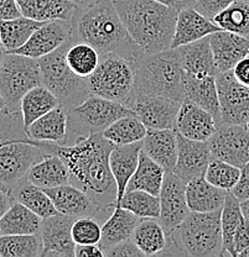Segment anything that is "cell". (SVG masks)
<instances>
[{
	"label": "cell",
	"mask_w": 249,
	"mask_h": 257,
	"mask_svg": "<svg viewBox=\"0 0 249 257\" xmlns=\"http://www.w3.org/2000/svg\"><path fill=\"white\" fill-rule=\"evenodd\" d=\"M102 134H93L72 145H57L56 155L67 165L71 184L87 193L101 208L113 213L117 207V182L109 157L113 150Z\"/></svg>",
	"instance_id": "cell-1"
},
{
	"label": "cell",
	"mask_w": 249,
	"mask_h": 257,
	"mask_svg": "<svg viewBox=\"0 0 249 257\" xmlns=\"http://www.w3.org/2000/svg\"><path fill=\"white\" fill-rule=\"evenodd\" d=\"M71 24L72 41L91 45L101 56L114 53L135 61L143 55L113 3L96 2L91 7L78 8Z\"/></svg>",
	"instance_id": "cell-2"
},
{
	"label": "cell",
	"mask_w": 249,
	"mask_h": 257,
	"mask_svg": "<svg viewBox=\"0 0 249 257\" xmlns=\"http://www.w3.org/2000/svg\"><path fill=\"white\" fill-rule=\"evenodd\" d=\"M56 144L40 143L29 136L21 110L0 111V186L12 191L35 163L56 154Z\"/></svg>",
	"instance_id": "cell-3"
},
{
	"label": "cell",
	"mask_w": 249,
	"mask_h": 257,
	"mask_svg": "<svg viewBox=\"0 0 249 257\" xmlns=\"http://www.w3.org/2000/svg\"><path fill=\"white\" fill-rule=\"evenodd\" d=\"M130 37L143 53L171 48L178 12L156 0H124L114 3Z\"/></svg>",
	"instance_id": "cell-4"
},
{
	"label": "cell",
	"mask_w": 249,
	"mask_h": 257,
	"mask_svg": "<svg viewBox=\"0 0 249 257\" xmlns=\"http://www.w3.org/2000/svg\"><path fill=\"white\" fill-rule=\"evenodd\" d=\"M221 215L222 209L207 213L190 211L178 229L168 236V245L160 255L221 256L223 250Z\"/></svg>",
	"instance_id": "cell-5"
},
{
	"label": "cell",
	"mask_w": 249,
	"mask_h": 257,
	"mask_svg": "<svg viewBox=\"0 0 249 257\" xmlns=\"http://www.w3.org/2000/svg\"><path fill=\"white\" fill-rule=\"evenodd\" d=\"M135 68L136 85L134 96L160 95L179 103L185 100V73L178 48H169L151 55L143 53L135 60Z\"/></svg>",
	"instance_id": "cell-6"
},
{
	"label": "cell",
	"mask_w": 249,
	"mask_h": 257,
	"mask_svg": "<svg viewBox=\"0 0 249 257\" xmlns=\"http://www.w3.org/2000/svg\"><path fill=\"white\" fill-rule=\"evenodd\" d=\"M67 112L68 136L65 145H72L93 134H102L120 117L135 115L124 104L92 94L79 105L67 109Z\"/></svg>",
	"instance_id": "cell-7"
},
{
	"label": "cell",
	"mask_w": 249,
	"mask_h": 257,
	"mask_svg": "<svg viewBox=\"0 0 249 257\" xmlns=\"http://www.w3.org/2000/svg\"><path fill=\"white\" fill-rule=\"evenodd\" d=\"M135 61L108 53L101 56L100 64L88 78L92 95L102 96L128 106L135 93Z\"/></svg>",
	"instance_id": "cell-8"
},
{
	"label": "cell",
	"mask_w": 249,
	"mask_h": 257,
	"mask_svg": "<svg viewBox=\"0 0 249 257\" xmlns=\"http://www.w3.org/2000/svg\"><path fill=\"white\" fill-rule=\"evenodd\" d=\"M71 41L39 58L42 84L50 89L67 109L83 103L91 95L88 79L78 77L67 64L66 53Z\"/></svg>",
	"instance_id": "cell-9"
},
{
	"label": "cell",
	"mask_w": 249,
	"mask_h": 257,
	"mask_svg": "<svg viewBox=\"0 0 249 257\" xmlns=\"http://www.w3.org/2000/svg\"><path fill=\"white\" fill-rule=\"evenodd\" d=\"M37 85H42L39 60L7 52L0 66V90L10 110H20L23 96Z\"/></svg>",
	"instance_id": "cell-10"
},
{
	"label": "cell",
	"mask_w": 249,
	"mask_h": 257,
	"mask_svg": "<svg viewBox=\"0 0 249 257\" xmlns=\"http://www.w3.org/2000/svg\"><path fill=\"white\" fill-rule=\"evenodd\" d=\"M221 121L224 125H244L249 119V87L235 78L233 69L216 76Z\"/></svg>",
	"instance_id": "cell-11"
},
{
	"label": "cell",
	"mask_w": 249,
	"mask_h": 257,
	"mask_svg": "<svg viewBox=\"0 0 249 257\" xmlns=\"http://www.w3.org/2000/svg\"><path fill=\"white\" fill-rule=\"evenodd\" d=\"M207 143L212 159L239 168L249 162V131L244 125H219Z\"/></svg>",
	"instance_id": "cell-12"
},
{
	"label": "cell",
	"mask_w": 249,
	"mask_h": 257,
	"mask_svg": "<svg viewBox=\"0 0 249 257\" xmlns=\"http://www.w3.org/2000/svg\"><path fill=\"white\" fill-rule=\"evenodd\" d=\"M160 216L157 220L170 236L190 214L186 198V183L173 171L165 173L164 183L160 192Z\"/></svg>",
	"instance_id": "cell-13"
},
{
	"label": "cell",
	"mask_w": 249,
	"mask_h": 257,
	"mask_svg": "<svg viewBox=\"0 0 249 257\" xmlns=\"http://www.w3.org/2000/svg\"><path fill=\"white\" fill-rule=\"evenodd\" d=\"M52 199L58 213L72 218L92 216L102 224L112 215L111 211L101 208L90 195L73 184H63L55 188L44 189Z\"/></svg>",
	"instance_id": "cell-14"
},
{
	"label": "cell",
	"mask_w": 249,
	"mask_h": 257,
	"mask_svg": "<svg viewBox=\"0 0 249 257\" xmlns=\"http://www.w3.org/2000/svg\"><path fill=\"white\" fill-rule=\"evenodd\" d=\"M183 103L160 95H135L128 108L135 112L148 128H175Z\"/></svg>",
	"instance_id": "cell-15"
},
{
	"label": "cell",
	"mask_w": 249,
	"mask_h": 257,
	"mask_svg": "<svg viewBox=\"0 0 249 257\" xmlns=\"http://www.w3.org/2000/svg\"><path fill=\"white\" fill-rule=\"evenodd\" d=\"M76 218L57 214L42 219L40 235L44 250L41 257H74L76 242L72 237V225Z\"/></svg>",
	"instance_id": "cell-16"
},
{
	"label": "cell",
	"mask_w": 249,
	"mask_h": 257,
	"mask_svg": "<svg viewBox=\"0 0 249 257\" xmlns=\"http://www.w3.org/2000/svg\"><path fill=\"white\" fill-rule=\"evenodd\" d=\"M72 40V24L67 20L46 21L34 32L23 47L9 53H19L31 58L44 57Z\"/></svg>",
	"instance_id": "cell-17"
},
{
	"label": "cell",
	"mask_w": 249,
	"mask_h": 257,
	"mask_svg": "<svg viewBox=\"0 0 249 257\" xmlns=\"http://www.w3.org/2000/svg\"><path fill=\"white\" fill-rule=\"evenodd\" d=\"M178 162L173 172L186 184L192 179L205 177L208 165L212 160L207 141L191 140L178 133Z\"/></svg>",
	"instance_id": "cell-18"
},
{
	"label": "cell",
	"mask_w": 249,
	"mask_h": 257,
	"mask_svg": "<svg viewBox=\"0 0 249 257\" xmlns=\"http://www.w3.org/2000/svg\"><path fill=\"white\" fill-rule=\"evenodd\" d=\"M219 126L216 117L190 100L183 101L176 117L175 130L187 139L208 141Z\"/></svg>",
	"instance_id": "cell-19"
},
{
	"label": "cell",
	"mask_w": 249,
	"mask_h": 257,
	"mask_svg": "<svg viewBox=\"0 0 249 257\" xmlns=\"http://www.w3.org/2000/svg\"><path fill=\"white\" fill-rule=\"evenodd\" d=\"M218 72H227L249 53V39L219 30L208 36Z\"/></svg>",
	"instance_id": "cell-20"
},
{
	"label": "cell",
	"mask_w": 249,
	"mask_h": 257,
	"mask_svg": "<svg viewBox=\"0 0 249 257\" xmlns=\"http://www.w3.org/2000/svg\"><path fill=\"white\" fill-rule=\"evenodd\" d=\"M143 151L169 172L178 162V131L175 128H148L143 140Z\"/></svg>",
	"instance_id": "cell-21"
},
{
	"label": "cell",
	"mask_w": 249,
	"mask_h": 257,
	"mask_svg": "<svg viewBox=\"0 0 249 257\" xmlns=\"http://www.w3.org/2000/svg\"><path fill=\"white\" fill-rule=\"evenodd\" d=\"M221 30L213 20H210L194 8L181 10L178 13L175 34L171 48H178L192 44L201 39L210 36L213 32Z\"/></svg>",
	"instance_id": "cell-22"
},
{
	"label": "cell",
	"mask_w": 249,
	"mask_h": 257,
	"mask_svg": "<svg viewBox=\"0 0 249 257\" xmlns=\"http://www.w3.org/2000/svg\"><path fill=\"white\" fill-rule=\"evenodd\" d=\"M141 150H143V141L123 145V146H114L112 150L109 165L117 182V205L127 192L128 183L138 168Z\"/></svg>",
	"instance_id": "cell-23"
},
{
	"label": "cell",
	"mask_w": 249,
	"mask_h": 257,
	"mask_svg": "<svg viewBox=\"0 0 249 257\" xmlns=\"http://www.w3.org/2000/svg\"><path fill=\"white\" fill-rule=\"evenodd\" d=\"M31 139L40 143L65 145L68 136V112L62 104L45 114L28 128Z\"/></svg>",
	"instance_id": "cell-24"
},
{
	"label": "cell",
	"mask_w": 249,
	"mask_h": 257,
	"mask_svg": "<svg viewBox=\"0 0 249 257\" xmlns=\"http://www.w3.org/2000/svg\"><path fill=\"white\" fill-rule=\"evenodd\" d=\"M184 72L190 76H217L218 68L213 57L210 39L205 37L192 44L178 47Z\"/></svg>",
	"instance_id": "cell-25"
},
{
	"label": "cell",
	"mask_w": 249,
	"mask_h": 257,
	"mask_svg": "<svg viewBox=\"0 0 249 257\" xmlns=\"http://www.w3.org/2000/svg\"><path fill=\"white\" fill-rule=\"evenodd\" d=\"M184 85L185 99L210 111L222 125L216 76H190L185 73Z\"/></svg>",
	"instance_id": "cell-26"
},
{
	"label": "cell",
	"mask_w": 249,
	"mask_h": 257,
	"mask_svg": "<svg viewBox=\"0 0 249 257\" xmlns=\"http://www.w3.org/2000/svg\"><path fill=\"white\" fill-rule=\"evenodd\" d=\"M141 219L122 207L114 208L112 215L102 224V239L100 246L104 250L118 243L133 239L136 226Z\"/></svg>",
	"instance_id": "cell-27"
},
{
	"label": "cell",
	"mask_w": 249,
	"mask_h": 257,
	"mask_svg": "<svg viewBox=\"0 0 249 257\" xmlns=\"http://www.w3.org/2000/svg\"><path fill=\"white\" fill-rule=\"evenodd\" d=\"M228 191L218 188L207 181L205 177H199L186 184L187 204L191 211L219 210L226 202Z\"/></svg>",
	"instance_id": "cell-28"
},
{
	"label": "cell",
	"mask_w": 249,
	"mask_h": 257,
	"mask_svg": "<svg viewBox=\"0 0 249 257\" xmlns=\"http://www.w3.org/2000/svg\"><path fill=\"white\" fill-rule=\"evenodd\" d=\"M26 178L42 189L55 188L71 183L69 170L58 155L50 154L36 162L29 171Z\"/></svg>",
	"instance_id": "cell-29"
},
{
	"label": "cell",
	"mask_w": 249,
	"mask_h": 257,
	"mask_svg": "<svg viewBox=\"0 0 249 257\" xmlns=\"http://www.w3.org/2000/svg\"><path fill=\"white\" fill-rule=\"evenodd\" d=\"M21 15L37 21H71L78 8L69 0H17Z\"/></svg>",
	"instance_id": "cell-30"
},
{
	"label": "cell",
	"mask_w": 249,
	"mask_h": 257,
	"mask_svg": "<svg viewBox=\"0 0 249 257\" xmlns=\"http://www.w3.org/2000/svg\"><path fill=\"white\" fill-rule=\"evenodd\" d=\"M42 219L28 207L15 200L0 219V235L39 234Z\"/></svg>",
	"instance_id": "cell-31"
},
{
	"label": "cell",
	"mask_w": 249,
	"mask_h": 257,
	"mask_svg": "<svg viewBox=\"0 0 249 257\" xmlns=\"http://www.w3.org/2000/svg\"><path fill=\"white\" fill-rule=\"evenodd\" d=\"M45 23L46 21H37L23 15L8 20H0V44L7 52H13L23 47L34 32Z\"/></svg>",
	"instance_id": "cell-32"
},
{
	"label": "cell",
	"mask_w": 249,
	"mask_h": 257,
	"mask_svg": "<svg viewBox=\"0 0 249 257\" xmlns=\"http://www.w3.org/2000/svg\"><path fill=\"white\" fill-rule=\"evenodd\" d=\"M61 104L60 99L57 98L50 89H47L44 84L37 85L29 90L23 96L20 103V110L23 114L24 125L26 131L30 127L33 122L36 121L45 114L55 109Z\"/></svg>",
	"instance_id": "cell-33"
},
{
	"label": "cell",
	"mask_w": 249,
	"mask_h": 257,
	"mask_svg": "<svg viewBox=\"0 0 249 257\" xmlns=\"http://www.w3.org/2000/svg\"><path fill=\"white\" fill-rule=\"evenodd\" d=\"M166 171L159 163L150 159L148 155L141 150L139 157V165L129 183L127 191H145L159 197L164 183Z\"/></svg>",
	"instance_id": "cell-34"
},
{
	"label": "cell",
	"mask_w": 249,
	"mask_h": 257,
	"mask_svg": "<svg viewBox=\"0 0 249 257\" xmlns=\"http://www.w3.org/2000/svg\"><path fill=\"white\" fill-rule=\"evenodd\" d=\"M12 194L17 202L28 207L41 219L60 214L49 194L39 186L31 183L28 178L18 183L12 189Z\"/></svg>",
	"instance_id": "cell-35"
},
{
	"label": "cell",
	"mask_w": 249,
	"mask_h": 257,
	"mask_svg": "<svg viewBox=\"0 0 249 257\" xmlns=\"http://www.w3.org/2000/svg\"><path fill=\"white\" fill-rule=\"evenodd\" d=\"M135 245L145 256H159L168 245V235L157 219H141L133 235Z\"/></svg>",
	"instance_id": "cell-36"
},
{
	"label": "cell",
	"mask_w": 249,
	"mask_h": 257,
	"mask_svg": "<svg viewBox=\"0 0 249 257\" xmlns=\"http://www.w3.org/2000/svg\"><path fill=\"white\" fill-rule=\"evenodd\" d=\"M148 133V127L136 115H128L114 121L102 133L113 146H123L143 141Z\"/></svg>",
	"instance_id": "cell-37"
},
{
	"label": "cell",
	"mask_w": 249,
	"mask_h": 257,
	"mask_svg": "<svg viewBox=\"0 0 249 257\" xmlns=\"http://www.w3.org/2000/svg\"><path fill=\"white\" fill-rule=\"evenodd\" d=\"M244 220L242 209H240V200L233 194L232 192H228L222 207V237H223V250H222L221 257L231 256L233 255V239H234L235 231L240 224Z\"/></svg>",
	"instance_id": "cell-38"
},
{
	"label": "cell",
	"mask_w": 249,
	"mask_h": 257,
	"mask_svg": "<svg viewBox=\"0 0 249 257\" xmlns=\"http://www.w3.org/2000/svg\"><path fill=\"white\" fill-rule=\"evenodd\" d=\"M44 250L41 235H0V257H39Z\"/></svg>",
	"instance_id": "cell-39"
},
{
	"label": "cell",
	"mask_w": 249,
	"mask_h": 257,
	"mask_svg": "<svg viewBox=\"0 0 249 257\" xmlns=\"http://www.w3.org/2000/svg\"><path fill=\"white\" fill-rule=\"evenodd\" d=\"M66 60L73 73L88 79L97 69L101 61V55L91 45L72 41L67 50Z\"/></svg>",
	"instance_id": "cell-40"
},
{
	"label": "cell",
	"mask_w": 249,
	"mask_h": 257,
	"mask_svg": "<svg viewBox=\"0 0 249 257\" xmlns=\"http://www.w3.org/2000/svg\"><path fill=\"white\" fill-rule=\"evenodd\" d=\"M213 21L221 30L249 39V0H234L228 8L219 13Z\"/></svg>",
	"instance_id": "cell-41"
},
{
	"label": "cell",
	"mask_w": 249,
	"mask_h": 257,
	"mask_svg": "<svg viewBox=\"0 0 249 257\" xmlns=\"http://www.w3.org/2000/svg\"><path fill=\"white\" fill-rule=\"evenodd\" d=\"M118 207L128 209L140 219L160 216V198L145 191H127Z\"/></svg>",
	"instance_id": "cell-42"
},
{
	"label": "cell",
	"mask_w": 249,
	"mask_h": 257,
	"mask_svg": "<svg viewBox=\"0 0 249 257\" xmlns=\"http://www.w3.org/2000/svg\"><path fill=\"white\" fill-rule=\"evenodd\" d=\"M240 177V168L218 159L211 160L206 171L205 178L213 186L224 191L231 192L238 183Z\"/></svg>",
	"instance_id": "cell-43"
},
{
	"label": "cell",
	"mask_w": 249,
	"mask_h": 257,
	"mask_svg": "<svg viewBox=\"0 0 249 257\" xmlns=\"http://www.w3.org/2000/svg\"><path fill=\"white\" fill-rule=\"evenodd\" d=\"M72 237L76 245H100L102 223L92 216L77 218L72 225Z\"/></svg>",
	"instance_id": "cell-44"
},
{
	"label": "cell",
	"mask_w": 249,
	"mask_h": 257,
	"mask_svg": "<svg viewBox=\"0 0 249 257\" xmlns=\"http://www.w3.org/2000/svg\"><path fill=\"white\" fill-rule=\"evenodd\" d=\"M233 2L234 0H195L194 9H196L197 12L210 20H213L219 13L228 8Z\"/></svg>",
	"instance_id": "cell-45"
},
{
	"label": "cell",
	"mask_w": 249,
	"mask_h": 257,
	"mask_svg": "<svg viewBox=\"0 0 249 257\" xmlns=\"http://www.w3.org/2000/svg\"><path fill=\"white\" fill-rule=\"evenodd\" d=\"M104 256L106 257H144L140 248L135 245L133 239L118 243L116 246L104 250Z\"/></svg>",
	"instance_id": "cell-46"
},
{
	"label": "cell",
	"mask_w": 249,
	"mask_h": 257,
	"mask_svg": "<svg viewBox=\"0 0 249 257\" xmlns=\"http://www.w3.org/2000/svg\"><path fill=\"white\" fill-rule=\"evenodd\" d=\"M249 246V221L243 220L233 239V255L238 257Z\"/></svg>",
	"instance_id": "cell-47"
},
{
	"label": "cell",
	"mask_w": 249,
	"mask_h": 257,
	"mask_svg": "<svg viewBox=\"0 0 249 257\" xmlns=\"http://www.w3.org/2000/svg\"><path fill=\"white\" fill-rule=\"evenodd\" d=\"M231 192L239 200H244L249 198V162L240 168L239 181Z\"/></svg>",
	"instance_id": "cell-48"
},
{
	"label": "cell",
	"mask_w": 249,
	"mask_h": 257,
	"mask_svg": "<svg viewBox=\"0 0 249 257\" xmlns=\"http://www.w3.org/2000/svg\"><path fill=\"white\" fill-rule=\"evenodd\" d=\"M21 16L17 0H0V20H8Z\"/></svg>",
	"instance_id": "cell-49"
},
{
	"label": "cell",
	"mask_w": 249,
	"mask_h": 257,
	"mask_svg": "<svg viewBox=\"0 0 249 257\" xmlns=\"http://www.w3.org/2000/svg\"><path fill=\"white\" fill-rule=\"evenodd\" d=\"M74 257H106L100 245H76Z\"/></svg>",
	"instance_id": "cell-50"
},
{
	"label": "cell",
	"mask_w": 249,
	"mask_h": 257,
	"mask_svg": "<svg viewBox=\"0 0 249 257\" xmlns=\"http://www.w3.org/2000/svg\"><path fill=\"white\" fill-rule=\"evenodd\" d=\"M15 199L13 197L12 191L4 186H0V219L5 215L10 207L14 204Z\"/></svg>",
	"instance_id": "cell-51"
},
{
	"label": "cell",
	"mask_w": 249,
	"mask_h": 257,
	"mask_svg": "<svg viewBox=\"0 0 249 257\" xmlns=\"http://www.w3.org/2000/svg\"><path fill=\"white\" fill-rule=\"evenodd\" d=\"M156 2L176 10L178 13L181 12V10L190 9V8L195 7V0H156Z\"/></svg>",
	"instance_id": "cell-52"
},
{
	"label": "cell",
	"mask_w": 249,
	"mask_h": 257,
	"mask_svg": "<svg viewBox=\"0 0 249 257\" xmlns=\"http://www.w3.org/2000/svg\"><path fill=\"white\" fill-rule=\"evenodd\" d=\"M69 2L73 3L77 8H87L95 4L97 0H69Z\"/></svg>",
	"instance_id": "cell-53"
},
{
	"label": "cell",
	"mask_w": 249,
	"mask_h": 257,
	"mask_svg": "<svg viewBox=\"0 0 249 257\" xmlns=\"http://www.w3.org/2000/svg\"><path fill=\"white\" fill-rule=\"evenodd\" d=\"M240 209H242L243 216L245 218V220L249 221V198L248 199L240 200Z\"/></svg>",
	"instance_id": "cell-54"
},
{
	"label": "cell",
	"mask_w": 249,
	"mask_h": 257,
	"mask_svg": "<svg viewBox=\"0 0 249 257\" xmlns=\"http://www.w3.org/2000/svg\"><path fill=\"white\" fill-rule=\"evenodd\" d=\"M5 56H7V50H5V48L3 47V45L0 44V66H2L3 61H4Z\"/></svg>",
	"instance_id": "cell-55"
},
{
	"label": "cell",
	"mask_w": 249,
	"mask_h": 257,
	"mask_svg": "<svg viewBox=\"0 0 249 257\" xmlns=\"http://www.w3.org/2000/svg\"><path fill=\"white\" fill-rule=\"evenodd\" d=\"M5 108H7V103H5V99H4V96H3L2 90H0V111Z\"/></svg>",
	"instance_id": "cell-56"
},
{
	"label": "cell",
	"mask_w": 249,
	"mask_h": 257,
	"mask_svg": "<svg viewBox=\"0 0 249 257\" xmlns=\"http://www.w3.org/2000/svg\"><path fill=\"white\" fill-rule=\"evenodd\" d=\"M238 257H249V246H248V247L245 248V250L243 251V252L240 253V255L238 256Z\"/></svg>",
	"instance_id": "cell-57"
},
{
	"label": "cell",
	"mask_w": 249,
	"mask_h": 257,
	"mask_svg": "<svg viewBox=\"0 0 249 257\" xmlns=\"http://www.w3.org/2000/svg\"><path fill=\"white\" fill-rule=\"evenodd\" d=\"M97 2H108V3H118V2H124V0H97Z\"/></svg>",
	"instance_id": "cell-58"
},
{
	"label": "cell",
	"mask_w": 249,
	"mask_h": 257,
	"mask_svg": "<svg viewBox=\"0 0 249 257\" xmlns=\"http://www.w3.org/2000/svg\"><path fill=\"white\" fill-rule=\"evenodd\" d=\"M245 127H247V128H248V131H249V119H248L247 124H245Z\"/></svg>",
	"instance_id": "cell-59"
}]
</instances>
